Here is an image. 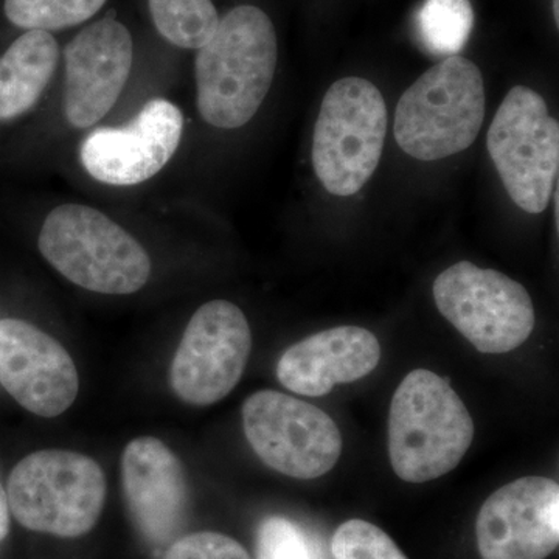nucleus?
Listing matches in <instances>:
<instances>
[{
	"label": "nucleus",
	"mask_w": 559,
	"mask_h": 559,
	"mask_svg": "<svg viewBox=\"0 0 559 559\" xmlns=\"http://www.w3.org/2000/svg\"><path fill=\"white\" fill-rule=\"evenodd\" d=\"M274 24L252 5L229 11L212 38L198 49V109L223 130L245 127L263 105L277 69Z\"/></svg>",
	"instance_id": "f257e3e1"
},
{
	"label": "nucleus",
	"mask_w": 559,
	"mask_h": 559,
	"mask_svg": "<svg viewBox=\"0 0 559 559\" xmlns=\"http://www.w3.org/2000/svg\"><path fill=\"white\" fill-rule=\"evenodd\" d=\"M473 418L450 382L433 371H411L389 412L390 465L409 484L447 476L474 440Z\"/></svg>",
	"instance_id": "f03ea898"
},
{
	"label": "nucleus",
	"mask_w": 559,
	"mask_h": 559,
	"mask_svg": "<svg viewBox=\"0 0 559 559\" xmlns=\"http://www.w3.org/2000/svg\"><path fill=\"white\" fill-rule=\"evenodd\" d=\"M39 250L73 285L128 296L148 283L146 250L100 210L64 204L51 210L39 231Z\"/></svg>",
	"instance_id": "7ed1b4c3"
},
{
	"label": "nucleus",
	"mask_w": 559,
	"mask_h": 559,
	"mask_svg": "<svg viewBox=\"0 0 559 559\" xmlns=\"http://www.w3.org/2000/svg\"><path fill=\"white\" fill-rule=\"evenodd\" d=\"M485 86L474 62L450 57L404 92L396 106L395 139L417 160H440L473 145L485 119Z\"/></svg>",
	"instance_id": "20e7f679"
},
{
	"label": "nucleus",
	"mask_w": 559,
	"mask_h": 559,
	"mask_svg": "<svg viewBox=\"0 0 559 559\" xmlns=\"http://www.w3.org/2000/svg\"><path fill=\"white\" fill-rule=\"evenodd\" d=\"M7 499L25 528L79 538L100 518L106 477L94 459L80 452L36 451L11 471Z\"/></svg>",
	"instance_id": "39448f33"
},
{
	"label": "nucleus",
	"mask_w": 559,
	"mask_h": 559,
	"mask_svg": "<svg viewBox=\"0 0 559 559\" xmlns=\"http://www.w3.org/2000/svg\"><path fill=\"white\" fill-rule=\"evenodd\" d=\"M388 134V106L370 81L348 76L323 97L312 140L316 176L334 197L358 193L373 173Z\"/></svg>",
	"instance_id": "423d86ee"
},
{
	"label": "nucleus",
	"mask_w": 559,
	"mask_h": 559,
	"mask_svg": "<svg viewBox=\"0 0 559 559\" xmlns=\"http://www.w3.org/2000/svg\"><path fill=\"white\" fill-rule=\"evenodd\" d=\"M488 153L507 193L525 212L549 205L559 168V124L538 92L514 86L488 131Z\"/></svg>",
	"instance_id": "0eeeda50"
},
{
	"label": "nucleus",
	"mask_w": 559,
	"mask_h": 559,
	"mask_svg": "<svg viewBox=\"0 0 559 559\" xmlns=\"http://www.w3.org/2000/svg\"><path fill=\"white\" fill-rule=\"evenodd\" d=\"M432 293L440 314L480 353H509L535 330L527 289L502 272L460 261L441 272Z\"/></svg>",
	"instance_id": "6e6552de"
},
{
	"label": "nucleus",
	"mask_w": 559,
	"mask_h": 559,
	"mask_svg": "<svg viewBox=\"0 0 559 559\" xmlns=\"http://www.w3.org/2000/svg\"><path fill=\"white\" fill-rule=\"evenodd\" d=\"M242 428L264 465L311 480L340 462L342 436L325 412L275 390H260L242 404Z\"/></svg>",
	"instance_id": "1a4fd4ad"
},
{
	"label": "nucleus",
	"mask_w": 559,
	"mask_h": 559,
	"mask_svg": "<svg viewBox=\"0 0 559 559\" xmlns=\"http://www.w3.org/2000/svg\"><path fill=\"white\" fill-rule=\"evenodd\" d=\"M252 352L245 312L227 300H212L194 312L173 359L170 382L178 399L210 406L237 388Z\"/></svg>",
	"instance_id": "9d476101"
},
{
	"label": "nucleus",
	"mask_w": 559,
	"mask_h": 559,
	"mask_svg": "<svg viewBox=\"0 0 559 559\" xmlns=\"http://www.w3.org/2000/svg\"><path fill=\"white\" fill-rule=\"evenodd\" d=\"M481 559H546L559 543V487L528 476L492 492L476 522Z\"/></svg>",
	"instance_id": "9b49d317"
},
{
	"label": "nucleus",
	"mask_w": 559,
	"mask_h": 559,
	"mask_svg": "<svg viewBox=\"0 0 559 559\" xmlns=\"http://www.w3.org/2000/svg\"><path fill=\"white\" fill-rule=\"evenodd\" d=\"M182 130V110L156 98L124 127L91 132L80 148L81 164L92 178L108 186H138L171 160Z\"/></svg>",
	"instance_id": "f8f14e48"
},
{
	"label": "nucleus",
	"mask_w": 559,
	"mask_h": 559,
	"mask_svg": "<svg viewBox=\"0 0 559 559\" xmlns=\"http://www.w3.org/2000/svg\"><path fill=\"white\" fill-rule=\"evenodd\" d=\"M0 384L24 409L43 418L64 414L80 390L68 349L21 319L0 320Z\"/></svg>",
	"instance_id": "ddd939ff"
},
{
	"label": "nucleus",
	"mask_w": 559,
	"mask_h": 559,
	"mask_svg": "<svg viewBox=\"0 0 559 559\" xmlns=\"http://www.w3.org/2000/svg\"><path fill=\"white\" fill-rule=\"evenodd\" d=\"M132 57L131 33L110 17L95 22L70 40L64 50L62 98L70 127L90 128L112 109L130 79Z\"/></svg>",
	"instance_id": "4468645a"
},
{
	"label": "nucleus",
	"mask_w": 559,
	"mask_h": 559,
	"mask_svg": "<svg viewBox=\"0 0 559 559\" xmlns=\"http://www.w3.org/2000/svg\"><path fill=\"white\" fill-rule=\"evenodd\" d=\"M121 479L128 510L142 535L156 544L171 539L189 496L178 455L156 437H139L124 448Z\"/></svg>",
	"instance_id": "2eb2a0df"
},
{
	"label": "nucleus",
	"mask_w": 559,
	"mask_h": 559,
	"mask_svg": "<svg viewBox=\"0 0 559 559\" xmlns=\"http://www.w3.org/2000/svg\"><path fill=\"white\" fill-rule=\"evenodd\" d=\"M381 359V345L371 331L336 326L297 342L283 353L277 378L297 395H329L337 384L367 377Z\"/></svg>",
	"instance_id": "dca6fc26"
},
{
	"label": "nucleus",
	"mask_w": 559,
	"mask_h": 559,
	"mask_svg": "<svg viewBox=\"0 0 559 559\" xmlns=\"http://www.w3.org/2000/svg\"><path fill=\"white\" fill-rule=\"evenodd\" d=\"M60 47L49 32L28 31L0 57V120L31 110L49 86Z\"/></svg>",
	"instance_id": "f3484780"
},
{
	"label": "nucleus",
	"mask_w": 559,
	"mask_h": 559,
	"mask_svg": "<svg viewBox=\"0 0 559 559\" xmlns=\"http://www.w3.org/2000/svg\"><path fill=\"white\" fill-rule=\"evenodd\" d=\"M473 27L469 0H426L417 14L419 43L433 57H457Z\"/></svg>",
	"instance_id": "a211bd4d"
},
{
	"label": "nucleus",
	"mask_w": 559,
	"mask_h": 559,
	"mask_svg": "<svg viewBox=\"0 0 559 559\" xmlns=\"http://www.w3.org/2000/svg\"><path fill=\"white\" fill-rule=\"evenodd\" d=\"M150 10L157 32L180 49H201L218 27L212 0H150Z\"/></svg>",
	"instance_id": "6ab92c4d"
},
{
	"label": "nucleus",
	"mask_w": 559,
	"mask_h": 559,
	"mask_svg": "<svg viewBox=\"0 0 559 559\" xmlns=\"http://www.w3.org/2000/svg\"><path fill=\"white\" fill-rule=\"evenodd\" d=\"M106 0H5L7 17L25 31L51 32L91 20Z\"/></svg>",
	"instance_id": "aec40b11"
},
{
	"label": "nucleus",
	"mask_w": 559,
	"mask_h": 559,
	"mask_svg": "<svg viewBox=\"0 0 559 559\" xmlns=\"http://www.w3.org/2000/svg\"><path fill=\"white\" fill-rule=\"evenodd\" d=\"M334 559H407L388 533L362 520L344 522L331 540Z\"/></svg>",
	"instance_id": "412c9836"
},
{
	"label": "nucleus",
	"mask_w": 559,
	"mask_h": 559,
	"mask_svg": "<svg viewBox=\"0 0 559 559\" xmlns=\"http://www.w3.org/2000/svg\"><path fill=\"white\" fill-rule=\"evenodd\" d=\"M314 543L294 522L267 518L257 536V559H318Z\"/></svg>",
	"instance_id": "4be33fe9"
},
{
	"label": "nucleus",
	"mask_w": 559,
	"mask_h": 559,
	"mask_svg": "<svg viewBox=\"0 0 559 559\" xmlns=\"http://www.w3.org/2000/svg\"><path fill=\"white\" fill-rule=\"evenodd\" d=\"M165 559H250L248 550L230 536L200 532L176 540Z\"/></svg>",
	"instance_id": "5701e85b"
},
{
	"label": "nucleus",
	"mask_w": 559,
	"mask_h": 559,
	"mask_svg": "<svg viewBox=\"0 0 559 559\" xmlns=\"http://www.w3.org/2000/svg\"><path fill=\"white\" fill-rule=\"evenodd\" d=\"M10 530V507L9 499H7V491L0 481V540L7 538Z\"/></svg>",
	"instance_id": "b1692460"
},
{
	"label": "nucleus",
	"mask_w": 559,
	"mask_h": 559,
	"mask_svg": "<svg viewBox=\"0 0 559 559\" xmlns=\"http://www.w3.org/2000/svg\"><path fill=\"white\" fill-rule=\"evenodd\" d=\"M554 11H555V20H557V24L559 22V0H554Z\"/></svg>",
	"instance_id": "393cba45"
}]
</instances>
